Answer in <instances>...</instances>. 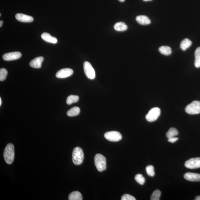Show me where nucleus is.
Segmentation results:
<instances>
[{
	"label": "nucleus",
	"mask_w": 200,
	"mask_h": 200,
	"mask_svg": "<svg viewBox=\"0 0 200 200\" xmlns=\"http://www.w3.org/2000/svg\"><path fill=\"white\" fill-rule=\"evenodd\" d=\"M178 134V130L175 128H171L168 130L166 134V136L167 138H170L171 137H175Z\"/></svg>",
	"instance_id": "nucleus-22"
},
{
	"label": "nucleus",
	"mask_w": 200,
	"mask_h": 200,
	"mask_svg": "<svg viewBox=\"0 0 200 200\" xmlns=\"http://www.w3.org/2000/svg\"><path fill=\"white\" fill-rule=\"evenodd\" d=\"M160 114V110L158 107L153 108L149 110L146 116V119L148 122H153L156 121Z\"/></svg>",
	"instance_id": "nucleus-5"
},
{
	"label": "nucleus",
	"mask_w": 200,
	"mask_h": 200,
	"mask_svg": "<svg viewBox=\"0 0 200 200\" xmlns=\"http://www.w3.org/2000/svg\"><path fill=\"white\" fill-rule=\"evenodd\" d=\"M161 192L159 190H156L153 192L151 197V200H159L160 199Z\"/></svg>",
	"instance_id": "nucleus-25"
},
{
	"label": "nucleus",
	"mask_w": 200,
	"mask_h": 200,
	"mask_svg": "<svg viewBox=\"0 0 200 200\" xmlns=\"http://www.w3.org/2000/svg\"><path fill=\"white\" fill-rule=\"evenodd\" d=\"M185 179L192 182H200V174L192 172H187L184 175Z\"/></svg>",
	"instance_id": "nucleus-11"
},
{
	"label": "nucleus",
	"mask_w": 200,
	"mask_h": 200,
	"mask_svg": "<svg viewBox=\"0 0 200 200\" xmlns=\"http://www.w3.org/2000/svg\"><path fill=\"white\" fill-rule=\"evenodd\" d=\"M3 156L7 164H11L13 163L15 156V149L13 144L9 143L7 144L4 150Z\"/></svg>",
	"instance_id": "nucleus-1"
},
{
	"label": "nucleus",
	"mask_w": 200,
	"mask_h": 200,
	"mask_svg": "<svg viewBox=\"0 0 200 200\" xmlns=\"http://www.w3.org/2000/svg\"><path fill=\"white\" fill-rule=\"evenodd\" d=\"M194 66L197 68L200 67V57L195 58V61H194Z\"/></svg>",
	"instance_id": "nucleus-28"
},
{
	"label": "nucleus",
	"mask_w": 200,
	"mask_h": 200,
	"mask_svg": "<svg viewBox=\"0 0 200 200\" xmlns=\"http://www.w3.org/2000/svg\"><path fill=\"white\" fill-rule=\"evenodd\" d=\"M195 200H200V196H196L195 198Z\"/></svg>",
	"instance_id": "nucleus-31"
},
{
	"label": "nucleus",
	"mask_w": 200,
	"mask_h": 200,
	"mask_svg": "<svg viewBox=\"0 0 200 200\" xmlns=\"http://www.w3.org/2000/svg\"><path fill=\"white\" fill-rule=\"evenodd\" d=\"M185 112L190 115H195L200 113V101L193 102L186 107Z\"/></svg>",
	"instance_id": "nucleus-4"
},
{
	"label": "nucleus",
	"mask_w": 200,
	"mask_h": 200,
	"mask_svg": "<svg viewBox=\"0 0 200 200\" xmlns=\"http://www.w3.org/2000/svg\"><path fill=\"white\" fill-rule=\"evenodd\" d=\"M178 140V138L177 137H171L170 138L168 139V141L172 143H174L175 142H176V141H177Z\"/></svg>",
	"instance_id": "nucleus-29"
},
{
	"label": "nucleus",
	"mask_w": 200,
	"mask_h": 200,
	"mask_svg": "<svg viewBox=\"0 0 200 200\" xmlns=\"http://www.w3.org/2000/svg\"><path fill=\"white\" fill-rule=\"evenodd\" d=\"M192 42L188 39L186 38L182 41L180 44V48L183 51H186L192 45Z\"/></svg>",
	"instance_id": "nucleus-18"
},
{
	"label": "nucleus",
	"mask_w": 200,
	"mask_h": 200,
	"mask_svg": "<svg viewBox=\"0 0 200 200\" xmlns=\"http://www.w3.org/2000/svg\"><path fill=\"white\" fill-rule=\"evenodd\" d=\"M114 28L116 31L123 32L128 29V26L124 22H119L114 25Z\"/></svg>",
	"instance_id": "nucleus-16"
},
{
	"label": "nucleus",
	"mask_w": 200,
	"mask_h": 200,
	"mask_svg": "<svg viewBox=\"0 0 200 200\" xmlns=\"http://www.w3.org/2000/svg\"><path fill=\"white\" fill-rule=\"evenodd\" d=\"M15 17L17 20L23 22H31L34 20L33 18L31 16L22 13L16 14Z\"/></svg>",
	"instance_id": "nucleus-12"
},
{
	"label": "nucleus",
	"mask_w": 200,
	"mask_h": 200,
	"mask_svg": "<svg viewBox=\"0 0 200 200\" xmlns=\"http://www.w3.org/2000/svg\"><path fill=\"white\" fill-rule=\"evenodd\" d=\"M143 1H152V0H143Z\"/></svg>",
	"instance_id": "nucleus-35"
},
{
	"label": "nucleus",
	"mask_w": 200,
	"mask_h": 200,
	"mask_svg": "<svg viewBox=\"0 0 200 200\" xmlns=\"http://www.w3.org/2000/svg\"><path fill=\"white\" fill-rule=\"evenodd\" d=\"M44 60L43 57L40 56L34 59L30 62V65L35 68H39L41 67L42 63Z\"/></svg>",
	"instance_id": "nucleus-13"
},
{
	"label": "nucleus",
	"mask_w": 200,
	"mask_h": 200,
	"mask_svg": "<svg viewBox=\"0 0 200 200\" xmlns=\"http://www.w3.org/2000/svg\"><path fill=\"white\" fill-rule=\"evenodd\" d=\"M8 73L6 69L4 68H1L0 69V81H2L6 79Z\"/></svg>",
	"instance_id": "nucleus-24"
},
{
	"label": "nucleus",
	"mask_w": 200,
	"mask_h": 200,
	"mask_svg": "<svg viewBox=\"0 0 200 200\" xmlns=\"http://www.w3.org/2000/svg\"><path fill=\"white\" fill-rule=\"evenodd\" d=\"M74 73L72 69L64 68L60 69L56 73V76L58 78H65L72 75Z\"/></svg>",
	"instance_id": "nucleus-10"
},
{
	"label": "nucleus",
	"mask_w": 200,
	"mask_h": 200,
	"mask_svg": "<svg viewBox=\"0 0 200 200\" xmlns=\"http://www.w3.org/2000/svg\"><path fill=\"white\" fill-rule=\"evenodd\" d=\"M185 166L189 169H195L200 167V158H192L185 162Z\"/></svg>",
	"instance_id": "nucleus-8"
},
{
	"label": "nucleus",
	"mask_w": 200,
	"mask_h": 200,
	"mask_svg": "<svg viewBox=\"0 0 200 200\" xmlns=\"http://www.w3.org/2000/svg\"><path fill=\"white\" fill-rule=\"evenodd\" d=\"M84 160L83 150L79 147L75 148L72 153V161L75 165H79L83 163Z\"/></svg>",
	"instance_id": "nucleus-2"
},
{
	"label": "nucleus",
	"mask_w": 200,
	"mask_h": 200,
	"mask_svg": "<svg viewBox=\"0 0 200 200\" xmlns=\"http://www.w3.org/2000/svg\"><path fill=\"white\" fill-rule=\"evenodd\" d=\"M3 24V21H0V27H2V26Z\"/></svg>",
	"instance_id": "nucleus-32"
},
{
	"label": "nucleus",
	"mask_w": 200,
	"mask_h": 200,
	"mask_svg": "<svg viewBox=\"0 0 200 200\" xmlns=\"http://www.w3.org/2000/svg\"><path fill=\"white\" fill-rule=\"evenodd\" d=\"M159 51L161 54L165 55H169L172 53L171 48L168 46H162L159 48Z\"/></svg>",
	"instance_id": "nucleus-20"
},
{
	"label": "nucleus",
	"mask_w": 200,
	"mask_h": 200,
	"mask_svg": "<svg viewBox=\"0 0 200 200\" xmlns=\"http://www.w3.org/2000/svg\"><path fill=\"white\" fill-rule=\"evenodd\" d=\"M83 196L81 193L76 191L71 193L69 194L68 197L69 200H82Z\"/></svg>",
	"instance_id": "nucleus-17"
},
{
	"label": "nucleus",
	"mask_w": 200,
	"mask_h": 200,
	"mask_svg": "<svg viewBox=\"0 0 200 200\" xmlns=\"http://www.w3.org/2000/svg\"><path fill=\"white\" fill-rule=\"evenodd\" d=\"M122 200H136V199L133 196L129 194H125L121 197Z\"/></svg>",
	"instance_id": "nucleus-27"
},
{
	"label": "nucleus",
	"mask_w": 200,
	"mask_h": 200,
	"mask_svg": "<svg viewBox=\"0 0 200 200\" xmlns=\"http://www.w3.org/2000/svg\"><path fill=\"white\" fill-rule=\"evenodd\" d=\"M41 37L45 41L50 43L55 44L58 42V40L56 37L52 36L48 33H43L41 35Z\"/></svg>",
	"instance_id": "nucleus-14"
},
{
	"label": "nucleus",
	"mask_w": 200,
	"mask_h": 200,
	"mask_svg": "<svg viewBox=\"0 0 200 200\" xmlns=\"http://www.w3.org/2000/svg\"><path fill=\"white\" fill-rule=\"evenodd\" d=\"M135 179L136 181L141 185H144V183H145V178L141 174H138L137 175L135 176Z\"/></svg>",
	"instance_id": "nucleus-23"
},
{
	"label": "nucleus",
	"mask_w": 200,
	"mask_h": 200,
	"mask_svg": "<svg viewBox=\"0 0 200 200\" xmlns=\"http://www.w3.org/2000/svg\"><path fill=\"white\" fill-rule=\"evenodd\" d=\"M94 164L99 172H102L106 168V159L102 155L96 154L94 158Z\"/></svg>",
	"instance_id": "nucleus-3"
},
{
	"label": "nucleus",
	"mask_w": 200,
	"mask_h": 200,
	"mask_svg": "<svg viewBox=\"0 0 200 200\" xmlns=\"http://www.w3.org/2000/svg\"><path fill=\"white\" fill-rule=\"evenodd\" d=\"M79 99V97L78 96L71 95L68 96L66 102L67 104L70 105L73 103L77 102Z\"/></svg>",
	"instance_id": "nucleus-21"
},
{
	"label": "nucleus",
	"mask_w": 200,
	"mask_h": 200,
	"mask_svg": "<svg viewBox=\"0 0 200 200\" xmlns=\"http://www.w3.org/2000/svg\"><path fill=\"white\" fill-rule=\"evenodd\" d=\"M119 1L120 2H124L125 1V0H119Z\"/></svg>",
	"instance_id": "nucleus-34"
},
{
	"label": "nucleus",
	"mask_w": 200,
	"mask_h": 200,
	"mask_svg": "<svg viewBox=\"0 0 200 200\" xmlns=\"http://www.w3.org/2000/svg\"><path fill=\"white\" fill-rule=\"evenodd\" d=\"M80 109L78 107L75 106L70 110L67 112V115L70 117H75L79 114Z\"/></svg>",
	"instance_id": "nucleus-19"
},
{
	"label": "nucleus",
	"mask_w": 200,
	"mask_h": 200,
	"mask_svg": "<svg viewBox=\"0 0 200 200\" xmlns=\"http://www.w3.org/2000/svg\"><path fill=\"white\" fill-rule=\"evenodd\" d=\"M22 54L19 52H10L5 53L3 56V60L6 61H12V60H17L21 58Z\"/></svg>",
	"instance_id": "nucleus-9"
},
{
	"label": "nucleus",
	"mask_w": 200,
	"mask_h": 200,
	"mask_svg": "<svg viewBox=\"0 0 200 200\" xmlns=\"http://www.w3.org/2000/svg\"><path fill=\"white\" fill-rule=\"evenodd\" d=\"M104 137L107 140L113 142L119 141L122 138L121 133L116 131L107 132L105 134Z\"/></svg>",
	"instance_id": "nucleus-6"
},
{
	"label": "nucleus",
	"mask_w": 200,
	"mask_h": 200,
	"mask_svg": "<svg viewBox=\"0 0 200 200\" xmlns=\"http://www.w3.org/2000/svg\"><path fill=\"white\" fill-rule=\"evenodd\" d=\"M146 170L148 175L151 177L154 176V168L152 165L148 166L146 168Z\"/></svg>",
	"instance_id": "nucleus-26"
},
{
	"label": "nucleus",
	"mask_w": 200,
	"mask_h": 200,
	"mask_svg": "<svg viewBox=\"0 0 200 200\" xmlns=\"http://www.w3.org/2000/svg\"><path fill=\"white\" fill-rule=\"evenodd\" d=\"M136 21L139 24L141 25H148L151 23V21L147 17L144 15L137 16L136 18Z\"/></svg>",
	"instance_id": "nucleus-15"
},
{
	"label": "nucleus",
	"mask_w": 200,
	"mask_h": 200,
	"mask_svg": "<svg viewBox=\"0 0 200 200\" xmlns=\"http://www.w3.org/2000/svg\"><path fill=\"white\" fill-rule=\"evenodd\" d=\"M83 68L86 75L87 78L92 80L95 78V71L89 62L86 61L84 63Z\"/></svg>",
	"instance_id": "nucleus-7"
},
{
	"label": "nucleus",
	"mask_w": 200,
	"mask_h": 200,
	"mask_svg": "<svg viewBox=\"0 0 200 200\" xmlns=\"http://www.w3.org/2000/svg\"><path fill=\"white\" fill-rule=\"evenodd\" d=\"M194 56L195 58L200 56V47H198L196 49L194 53Z\"/></svg>",
	"instance_id": "nucleus-30"
},
{
	"label": "nucleus",
	"mask_w": 200,
	"mask_h": 200,
	"mask_svg": "<svg viewBox=\"0 0 200 200\" xmlns=\"http://www.w3.org/2000/svg\"><path fill=\"white\" fill-rule=\"evenodd\" d=\"M2 102L1 98H0V106H1L2 105Z\"/></svg>",
	"instance_id": "nucleus-33"
}]
</instances>
